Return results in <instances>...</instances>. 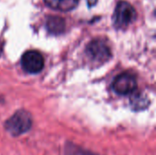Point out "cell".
Masks as SVG:
<instances>
[{
  "label": "cell",
  "mask_w": 156,
  "mask_h": 155,
  "mask_svg": "<svg viewBox=\"0 0 156 155\" xmlns=\"http://www.w3.org/2000/svg\"><path fill=\"white\" fill-rule=\"evenodd\" d=\"M132 106L134 110H143L148 106V100L145 97H142V95H135L131 100Z\"/></svg>",
  "instance_id": "obj_8"
},
{
  "label": "cell",
  "mask_w": 156,
  "mask_h": 155,
  "mask_svg": "<svg viewBox=\"0 0 156 155\" xmlns=\"http://www.w3.org/2000/svg\"><path fill=\"white\" fill-rule=\"evenodd\" d=\"M96 2H97V0H88V4H89V5H95V4H96Z\"/></svg>",
  "instance_id": "obj_9"
},
{
  "label": "cell",
  "mask_w": 156,
  "mask_h": 155,
  "mask_svg": "<svg viewBox=\"0 0 156 155\" xmlns=\"http://www.w3.org/2000/svg\"><path fill=\"white\" fill-rule=\"evenodd\" d=\"M31 126H32L31 114L24 110L16 111L5 123V130L12 136L15 137L28 132Z\"/></svg>",
  "instance_id": "obj_1"
},
{
  "label": "cell",
  "mask_w": 156,
  "mask_h": 155,
  "mask_svg": "<svg viewBox=\"0 0 156 155\" xmlns=\"http://www.w3.org/2000/svg\"><path fill=\"white\" fill-rule=\"evenodd\" d=\"M86 52L88 57L96 62L103 63L107 61L111 56V48L102 39H94L87 47Z\"/></svg>",
  "instance_id": "obj_3"
},
{
  "label": "cell",
  "mask_w": 156,
  "mask_h": 155,
  "mask_svg": "<svg viewBox=\"0 0 156 155\" xmlns=\"http://www.w3.org/2000/svg\"><path fill=\"white\" fill-rule=\"evenodd\" d=\"M47 28L48 32L54 35H59L65 30V20L59 16H49L47 20Z\"/></svg>",
  "instance_id": "obj_7"
},
{
  "label": "cell",
  "mask_w": 156,
  "mask_h": 155,
  "mask_svg": "<svg viewBox=\"0 0 156 155\" xmlns=\"http://www.w3.org/2000/svg\"><path fill=\"white\" fill-rule=\"evenodd\" d=\"M1 54H2V48H1V46H0V56H1Z\"/></svg>",
  "instance_id": "obj_10"
},
{
  "label": "cell",
  "mask_w": 156,
  "mask_h": 155,
  "mask_svg": "<svg viewBox=\"0 0 156 155\" xmlns=\"http://www.w3.org/2000/svg\"><path fill=\"white\" fill-rule=\"evenodd\" d=\"M45 60L40 52L37 50L27 51L21 58V65L25 71L31 74L38 73L44 68Z\"/></svg>",
  "instance_id": "obj_4"
},
{
  "label": "cell",
  "mask_w": 156,
  "mask_h": 155,
  "mask_svg": "<svg viewBox=\"0 0 156 155\" xmlns=\"http://www.w3.org/2000/svg\"><path fill=\"white\" fill-rule=\"evenodd\" d=\"M46 5H48L49 7L67 12L69 10H72L75 8V6L78 4V0H44Z\"/></svg>",
  "instance_id": "obj_6"
},
{
  "label": "cell",
  "mask_w": 156,
  "mask_h": 155,
  "mask_svg": "<svg viewBox=\"0 0 156 155\" xmlns=\"http://www.w3.org/2000/svg\"><path fill=\"white\" fill-rule=\"evenodd\" d=\"M135 17L136 11L130 3L126 1H120L118 3L113 15V23L117 28H125Z\"/></svg>",
  "instance_id": "obj_2"
},
{
  "label": "cell",
  "mask_w": 156,
  "mask_h": 155,
  "mask_svg": "<svg viewBox=\"0 0 156 155\" xmlns=\"http://www.w3.org/2000/svg\"><path fill=\"white\" fill-rule=\"evenodd\" d=\"M137 88L135 77L130 73L118 75L112 83V90L119 95H128L133 93Z\"/></svg>",
  "instance_id": "obj_5"
}]
</instances>
